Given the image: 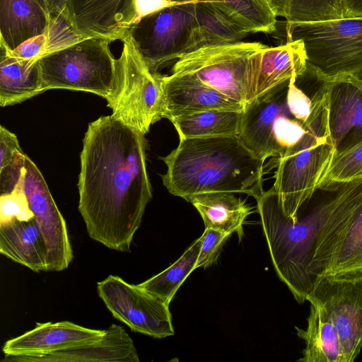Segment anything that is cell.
Instances as JSON below:
<instances>
[{"instance_id": "6da1fadb", "label": "cell", "mask_w": 362, "mask_h": 362, "mask_svg": "<svg viewBox=\"0 0 362 362\" xmlns=\"http://www.w3.org/2000/svg\"><path fill=\"white\" fill-rule=\"evenodd\" d=\"M78 211L90 238L131 252L152 198L144 134L114 114L89 123L83 140Z\"/></svg>"}, {"instance_id": "7a4b0ae2", "label": "cell", "mask_w": 362, "mask_h": 362, "mask_svg": "<svg viewBox=\"0 0 362 362\" xmlns=\"http://www.w3.org/2000/svg\"><path fill=\"white\" fill-rule=\"evenodd\" d=\"M167 165L164 186L187 202L192 196L216 192L262 193L264 163L238 135L180 139L177 148L161 158Z\"/></svg>"}, {"instance_id": "3957f363", "label": "cell", "mask_w": 362, "mask_h": 362, "mask_svg": "<svg viewBox=\"0 0 362 362\" xmlns=\"http://www.w3.org/2000/svg\"><path fill=\"white\" fill-rule=\"evenodd\" d=\"M339 185L332 183L317 188L295 218L284 212L273 187L255 199L274 269L300 304L308 300L315 284L317 277L310 272L314 245Z\"/></svg>"}, {"instance_id": "277c9868", "label": "cell", "mask_w": 362, "mask_h": 362, "mask_svg": "<svg viewBox=\"0 0 362 362\" xmlns=\"http://www.w3.org/2000/svg\"><path fill=\"white\" fill-rule=\"evenodd\" d=\"M327 98L326 81L311 95L292 78L245 106L238 136L264 161L284 158L303 141Z\"/></svg>"}, {"instance_id": "5b68a950", "label": "cell", "mask_w": 362, "mask_h": 362, "mask_svg": "<svg viewBox=\"0 0 362 362\" xmlns=\"http://www.w3.org/2000/svg\"><path fill=\"white\" fill-rule=\"evenodd\" d=\"M315 277L362 278V178L340 183L314 245Z\"/></svg>"}, {"instance_id": "8992f818", "label": "cell", "mask_w": 362, "mask_h": 362, "mask_svg": "<svg viewBox=\"0 0 362 362\" xmlns=\"http://www.w3.org/2000/svg\"><path fill=\"white\" fill-rule=\"evenodd\" d=\"M111 42L103 37H83L39 59L42 86L81 90L98 95L110 107L121 87L117 59Z\"/></svg>"}, {"instance_id": "52a82bcc", "label": "cell", "mask_w": 362, "mask_h": 362, "mask_svg": "<svg viewBox=\"0 0 362 362\" xmlns=\"http://www.w3.org/2000/svg\"><path fill=\"white\" fill-rule=\"evenodd\" d=\"M265 46L240 41L201 48L181 56L171 74L194 80L245 106L255 96L260 52Z\"/></svg>"}, {"instance_id": "ba28073f", "label": "cell", "mask_w": 362, "mask_h": 362, "mask_svg": "<svg viewBox=\"0 0 362 362\" xmlns=\"http://www.w3.org/2000/svg\"><path fill=\"white\" fill-rule=\"evenodd\" d=\"M288 41L303 42L307 67L320 81L362 75V16L286 23Z\"/></svg>"}, {"instance_id": "9c48e42d", "label": "cell", "mask_w": 362, "mask_h": 362, "mask_svg": "<svg viewBox=\"0 0 362 362\" xmlns=\"http://www.w3.org/2000/svg\"><path fill=\"white\" fill-rule=\"evenodd\" d=\"M334 156L328 129L327 101L295 151L277 160L273 187L287 216L296 218L300 207L318 188Z\"/></svg>"}, {"instance_id": "30bf717a", "label": "cell", "mask_w": 362, "mask_h": 362, "mask_svg": "<svg viewBox=\"0 0 362 362\" xmlns=\"http://www.w3.org/2000/svg\"><path fill=\"white\" fill-rule=\"evenodd\" d=\"M173 1L134 22L125 37L152 74L191 52L196 27L194 1Z\"/></svg>"}, {"instance_id": "8fae6325", "label": "cell", "mask_w": 362, "mask_h": 362, "mask_svg": "<svg viewBox=\"0 0 362 362\" xmlns=\"http://www.w3.org/2000/svg\"><path fill=\"white\" fill-rule=\"evenodd\" d=\"M122 42L117 59L121 87L110 107L123 122L145 134L160 119L161 75L148 70L127 37Z\"/></svg>"}, {"instance_id": "7c38bea8", "label": "cell", "mask_w": 362, "mask_h": 362, "mask_svg": "<svg viewBox=\"0 0 362 362\" xmlns=\"http://www.w3.org/2000/svg\"><path fill=\"white\" fill-rule=\"evenodd\" d=\"M97 292L113 317L133 332L158 339L174 334L169 304L138 285L110 275L97 283Z\"/></svg>"}, {"instance_id": "4fadbf2b", "label": "cell", "mask_w": 362, "mask_h": 362, "mask_svg": "<svg viewBox=\"0 0 362 362\" xmlns=\"http://www.w3.org/2000/svg\"><path fill=\"white\" fill-rule=\"evenodd\" d=\"M309 302L318 304L332 322L344 362H352L362 348V278L317 277Z\"/></svg>"}, {"instance_id": "5bb4252c", "label": "cell", "mask_w": 362, "mask_h": 362, "mask_svg": "<svg viewBox=\"0 0 362 362\" xmlns=\"http://www.w3.org/2000/svg\"><path fill=\"white\" fill-rule=\"evenodd\" d=\"M22 182L29 206L45 240L48 271H62L69 267L74 257L66 223L42 173L27 155Z\"/></svg>"}, {"instance_id": "9a60e30c", "label": "cell", "mask_w": 362, "mask_h": 362, "mask_svg": "<svg viewBox=\"0 0 362 362\" xmlns=\"http://www.w3.org/2000/svg\"><path fill=\"white\" fill-rule=\"evenodd\" d=\"M136 15V0H66L65 16L83 37L122 41Z\"/></svg>"}, {"instance_id": "2e32d148", "label": "cell", "mask_w": 362, "mask_h": 362, "mask_svg": "<svg viewBox=\"0 0 362 362\" xmlns=\"http://www.w3.org/2000/svg\"><path fill=\"white\" fill-rule=\"evenodd\" d=\"M327 82V123L335 155L362 141V88L356 76Z\"/></svg>"}, {"instance_id": "e0dca14e", "label": "cell", "mask_w": 362, "mask_h": 362, "mask_svg": "<svg viewBox=\"0 0 362 362\" xmlns=\"http://www.w3.org/2000/svg\"><path fill=\"white\" fill-rule=\"evenodd\" d=\"M160 118L171 119L209 110H243L245 105L191 78L161 75Z\"/></svg>"}, {"instance_id": "ac0fdd59", "label": "cell", "mask_w": 362, "mask_h": 362, "mask_svg": "<svg viewBox=\"0 0 362 362\" xmlns=\"http://www.w3.org/2000/svg\"><path fill=\"white\" fill-rule=\"evenodd\" d=\"M1 361L139 362V358L130 336L122 327L112 324L97 341L50 354L5 355Z\"/></svg>"}, {"instance_id": "d6986e66", "label": "cell", "mask_w": 362, "mask_h": 362, "mask_svg": "<svg viewBox=\"0 0 362 362\" xmlns=\"http://www.w3.org/2000/svg\"><path fill=\"white\" fill-rule=\"evenodd\" d=\"M104 330L84 327L69 321L36 324L24 334L6 341L4 355L45 354L98 341Z\"/></svg>"}, {"instance_id": "ffe728a7", "label": "cell", "mask_w": 362, "mask_h": 362, "mask_svg": "<svg viewBox=\"0 0 362 362\" xmlns=\"http://www.w3.org/2000/svg\"><path fill=\"white\" fill-rule=\"evenodd\" d=\"M53 19L37 0H0V45L11 52L45 33Z\"/></svg>"}, {"instance_id": "44dd1931", "label": "cell", "mask_w": 362, "mask_h": 362, "mask_svg": "<svg viewBox=\"0 0 362 362\" xmlns=\"http://www.w3.org/2000/svg\"><path fill=\"white\" fill-rule=\"evenodd\" d=\"M0 252L35 272H48L47 248L35 217L0 223Z\"/></svg>"}, {"instance_id": "7402d4cb", "label": "cell", "mask_w": 362, "mask_h": 362, "mask_svg": "<svg viewBox=\"0 0 362 362\" xmlns=\"http://www.w3.org/2000/svg\"><path fill=\"white\" fill-rule=\"evenodd\" d=\"M307 69V55L300 40L261 50L257 77V98L274 87L303 75Z\"/></svg>"}, {"instance_id": "603a6c76", "label": "cell", "mask_w": 362, "mask_h": 362, "mask_svg": "<svg viewBox=\"0 0 362 362\" xmlns=\"http://www.w3.org/2000/svg\"><path fill=\"white\" fill-rule=\"evenodd\" d=\"M38 60L19 59L1 49V107L20 103L44 92Z\"/></svg>"}, {"instance_id": "cb8c5ba5", "label": "cell", "mask_w": 362, "mask_h": 362, "mask_svg": "<svg viewBox=\"0 0 362 362\" xmlns=\"http://www.w3.org/2000/svg\"><path fill=\"white\" fill-rule=\"evenodd\" d=\"M192 203L201 215L205 228L229 233H236L240 240L243 235L245 219L252 213L245 201L231 192H216L194 195Z\"/></svg>"}, {"instance_id": "d4e9b609", "label": "cell", "mask_w": 362, "mask_h": 362, "mask_svg": "<svg viewBox=\"0 0 362 362\" xmlns=\"http://www.w3.org/2000/svg\"><path fill=\"white\" fill-rule=\"evenodd\" d=\"M310 314L305 329L296 327L297 335L305 342L301 362H344L337 330L325 313L316 303L310 302Z\"/></svg>"}, {"instance_id": "484cf974", "label": "cell", "mask_w": 362, "mask_h": 362, "mask_svg": "<svg viewBox=\"0 0 362 362\" xmlns=\"http://www.w3.org/2000/svg\"><path fill=\"white\" fill-rule=\"evenodd\" d=\"M196 27L191 52L240 42L248 32L211 4L193 1Z\"/></svg>"}, {"instance_id": "4316f807", "label": "cell", "mask_w": 362, "mask_h": 362, "mask_svg": "<svg viewBox=\"0 0 362 362\" xmlns=\"http://www.w3.org/2000/svg\"><path fill=\"white\" fill-rule=\"evenodd\" d=\"M243 110H209L170 121L180 139L239 135Z\"/></svg>"}, {"instance_id": "83f0119b", "label": "cell", "mask_w": 362, "mask_h": 362, "mask_svg": "<svg viewBox=\"0 0 362 362\" xmlns=\"http://www.w3.org/2000/svg\"><path fill=\"white\" fill-rule=\"evenodd\" d=\"M211 4L249 33H271L276 30V16L267 0H192Z\"/></svg>"}, {"instance_id": "f1b7e54d", "label": "cell", "mask_w": 362, "mask_h": 362, "mask_svg": "<svg viewBox=\"0 0 362 362\" xmlns=\"http://www.w3.org/2000/svg\"><path fill=\"white\" fill-rule=\"evenodd\" d=\"M274 14L292 24L323 22L344 17L342 0H267Z\"/></svg>"}, {"instance_id": "f546056e", "label": "cell", "mask_w": 362, "mask_h": 362, "mask_svg": "<svg viewBox=\"0 0 362 362\" xmlns=\"http://www.w3.org/2000/svg\"><path fill=\"white\" fill-rule=\"evenodd\" d=\"M201 244L202 240L199 238L175 263L138 286L150 294L170 304L180 286L196 269Z\"/></svg>"}, {"instance_id": "4dcf8cb0", "label": "cell", "mask_w": 362, "mask_h": 362, "mask_svg": "<svg viewBox=\"0 0 362 362\" xmlns=\"http://www.w3.org/2000/svg\"><path fill=\"white\" fill-rule=\"evenodd\" d=\"M26 155L17 136L4 126L0 127V194L11 192L19 182L24 170Z\"/></svg>"}, {"instance_id": "1f68e13d", "label": "cell", "mask_w": 362, "mask_h": 362, "mask_svg": "<svg viewBox=\"0 0 362 362\" xmlns=\"http://www.w3.org/2000/svg\"><path fill=\"white\" fill-rule=\"evenodd\" d=\"M362 178V141L337 154L332 159L318 188L332 183H343Z\"/></svg>"}, {"instance_id": "d6a6232c", "label": "cell", "mask_w": 362, "mask_h": 362, "mask_svg": "<svg viewBox=\"0 0 362 362\" xmlns=\"http://www.w3.org/2000/svg\"><path fill=\"white\" fill-rule=\"evenodd\" d=\"M34 217L23 189L21 177L11 192L1 195L0 223L8 222L14 218L20 221H28Z\"/></svg>"}, {"instance_id": "836d02e7", "label": "cell", "mask_w": 362, "mask_h": 362, "mask_svg": "<svg viewBox=\"0 0 362 362\" xmlns=\"http://www.w3.org/2000/svg\"><path fill=\"white\" fill-rule=\"evenodd\" d=\"M230 234L213 228H205L202 235L201 248L198 256L196 269L207 267L217 259L218 254Z\"/></svg>"}, {"instance_id": "e575fe53", "label": "cell", "mask_w": 362, "mask_h": 362, "mask_svg": "<svg viewBox=\"0 0 362 362\" xmlns=\"http://www.w3.org/2000/svg\"><path fill=\"white\" fill-rule=\"evenodd\" d=\"M173 2V0H136V15L134 22L147 14L171 4Z\"/></svg>"}, {"instance_id": "d590c367", "label": "cell", "mask_w": 362, "mask_h": 362, "mask_svg": "<svg viewBox=\"0 0 362 362\" xmlns=\"http://www.w3.org/2000/svg\"><path fill=\"white\" fill-rule=\"evenodd\" d=\"M344 17L362 16V0H342Z\"/></svg>"}, {"instance_id": "8d00e7d4", "label": "cell", "mask_w": 362, "mask_h": 362, "mask_svg": "<svg viewBox=\"0 0 362 362\" xmlns=\"http://www.w3.org/2000/svg\"><path fill=\"white\" fill-rule=\"evenodd\" d=\"M52 16L64 15L66 0H46Z\"/></svg>"}, {"instance_id": "74e56055", "label": "cell", "mask_w": 362, "mask_h": 362, "mask_svg": "<svg viewBox=\"0 0 362 362\" xmlns=\"http://www.w3.org/2000/svg\"><path fill=\"white\" fill-rule=\"evenodd\" d=\"M37 1L40 4V5L45 8L46 10L49 11L48 4L46 0H37ZM50 12V11H49Z\"/></svg>"}, {"instance_id": "f35d334b", "label": "cell", "mask_w": 362, "mask_h": 362, "mask_svg": "<svg viewBox=\"0 0 362 362\" xmlns=\"http://www.w3.org/2000/svg\"><path fill=\"white\" fill-rule=\"evenodd\" d=\"M358 83H360L361 88H362V75L356 76Z\"/></svg>"}]
</instances>
